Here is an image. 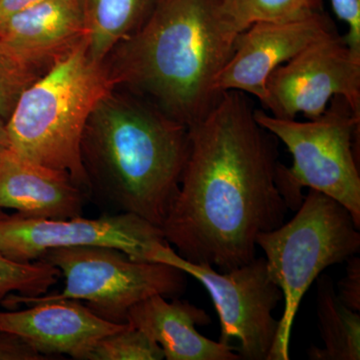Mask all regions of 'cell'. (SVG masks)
Listing matches in <instances>:
<instances>
[{
	"instance_id": "obj_10",
	"label": "cell",
	"mask_w": 360,
	"mask_h": 360,
	"mask_svg": "<svg viewBox=\"0 0 360 360\" xmlns=\"http://www.w3.org/2000/svg\"><path fill=\"white\" fill-rule=\"evenodd\" d=\"M343 97L360 115V56L338 32L305 49L272 71L262 106L281 120L319 117L331 98Z\"/></svg>"
},
{
	"instance_id": "obj_17",
	"label": "cell",
	"mask_w": 360,
	"mask_h": 360,
	"mask_svg": "<svg viewBox=\"0 0 360 360\" xmlns=\"http://www.w3.org/2000/svg\"><path fill=\"white\" fill-rule=\"evenodd\" d=\"M316 314L323 347H311V360H359L360 314L345 307L329 276L317 277Z\"/></svg>"
},
{
	"instance_id": "obj_16",
	"label": "cell",
	"mask_w": 360,
	"mask_h": 360,
	"mask_svg": "<svg viewBox=\"0 0 360 360\" xmlns=\"http://www.w3.org/2000/svg\"><path fill=\"white\" fill-rule=\"evenodd\" d=\"M92 58L104 63L116 45L136 32L158 0H77Z\"/></svg>"
},
{
	"instance_id": "obj_6",
	"label": "cell",
	"mask_w": 360,
	"mask_h": 360,
	"mask_svg": "<svg viewBox=\"0 0 360 360\" xmlns=\"http://www.w3.org/2000/svg\"><path fill=\"white\" fill-rule=\"evenodd\" d=\"M319 117L307 122L281 120L255 110L257 122L283 142L292 165L276 168V186L288 210L302 205L307 187L340 202L360 227V115L343 97L336 96Z\"/></svg>"
},
{
	"instance_id": "obj_21",
	"label": "cell",
	"mask_w": 360,
	"mask_h": 360,
	"mask_svg": "<svg viewBox=\"0 0 360 360\" xmlns=\"http://www.w3.org/2000/svg\"><path fill=\"white\" fill-rule=\"evenodd\" d=\"M44 72L0 40V116L4 120L22 92Z\"/></svg>"
},
{
	"instance_id": "obj_8",
	"label": "cell",
	"mask_w": 360,
	"mask_h": 360,
	"mask_svg": "<svg viewBox=\"0 0 360 360\" xmlns=\"http://www.w3.org/2000/svg\"><path fill=\"white\" fill-rule=\"evenodd\" d=\"M151 262L177 267L205 286L219 314V342L238 340L240 360H269L278 329L274 311L283 296L270 281L264 257L220 272L184 259L167 243L156 248Z\"/></svg>"
},
{
	"instance_id": "obj_12",
	"label": "cell",
	"mask_w": 360,
	"mask_h": 360,
	"mask_svg": "<svg viewBox=\"0 0 360 360\" xmlns=\"http://www.w3.org/2000/svg\"><path fill=\"white\" fill-rule=\"evenodd\" d=\"M127 323L101 319L73 300L35 302L22 310L0 311V330L20 335L44 355L85 360L91 347Z\"/></svg>"
},
{
	"instance_id": "obj_5",
	"label": "cell",
	"mask_w": 360,
	"mask_h": 360,
	"mask_svg": "<svg viewBox=\"0 0 360 360\" xmlns=\"http://www.w3.org/2000/svg\"><path fill=\"white\" fill-rule=\"evenodd\" d=\"M295 212L290 221L262 232L257 238V245L264 252L270 281L284 298L269 360L290 359L296 314L317 277L360 250V227L345 206L326 194L309 189Z\"/></svg>"
},
{
	"instance_id": "obj_22",
	"label": "cell",
	"mask_w": 360,
	"mask_h": 360,
	"mask_svg": "<svg viewBox=\"0 0 360 360\" xmlns=\"http://www.w3.org/2000/svg\"><path fill=\"white\" fill-rule=\"evenodd\" d=\"M333 11L348 27L343 37L350 51L360 56V0H330Z\"/></svg>"
},
{
	"instance_id": "obj_11",
	"label": "cell",
	"mask_w": 360,
	"mask_h": 360,
	"mask_svg": "<svg viewBox=\"0 0 360 360\" xmlns=\"http://www.w3.org/2000/svg\"><path fill=\"white\" fill-rule=\"evenodd\" d=\"M336 32L324 11L300 20L253 23L239 34L233 54L217 75L215 89L220 94L229 90L250 94L262 104L272 71Z\"/></svg>"
},
{
	"instance_id": "obj_9",
	"label": "cell",
	"mask_w": 360,
	"mask_h": 360,
	"mask_svg": "<svg viewBox=\"0 0 360 360\" xmlns=\"http://www.w3.org/2000/svg\"><path fill=\"white\" fill-rule=\"evenodd\" d=\"M167 243L160 227L129 212L66 219H37L18 212L0 222V250L18 262H37L53 248L79 246L115 248L134 259L153 262L156 248Z\"/></svg>"
},
{
	"instance_id": "obj_3",
	"label": "cell",
	"mask_w": 360,
	"mask_h": 360,
	"mask_svg": "<svg viewBox=\"0 0 360 360\" xmlns=\"http://www.w3.org/2000/svg\"><path fill=\"white\" fill-rule=\"evenodd\" d=\"M189 151L186 125L146 99L115 89L97 104L82 141L89 187L118 212L160 229L179 194Z\"/></svg>"
},
{
	"instance_id": "obj_25",
	"label": "cell",
	"mask_w": 360,
	"mask_h": 360,
	"mask_svg": "<svg viewBox=\"0 0 360 360\" xmlns=\"http://www.w3.org/2000/svg\"><path fill=\"white\" fill-rule=\"evenodd\" d=\"M45 0H0V22Z\"/></svg>"
},
{
	"instance_id": "obj_7",
	"label": "cell",
	"mask_w": 360,
	"mask_h": 360,
	"mask_svg": "<svg viewBox=\"0 0 360 360\" xmlns=\"http://www.w3.org/2000/svg\"><path fill=\"white\" fill-rule=\"evenodd\" d=\"M39 260L59 269L65 276V288L60 292L39 296L11 293L2 300L6 309L73 300L86 302V307L101 319L127 323V314L136 303L155 295L176 297L186 288V274L181 269L160 262L134 259L115 248H53Z\"/></svg>"
},
{
	"instance_id": "obj_4",
	"label": "cell",
	"mask_w": 360,
	"mask_h": 360,
	"mask_svg": "<svg viewBox=\"0 0 360 360\" xmlns=\"http://www.w3.org/2000/svg\"><path fill=\"white\" fill-rule=\"evenodd\" d=\"M115 89L105 63L92 58L84 39L22 92L6 122L11 148L89 187L82 137L97 104Z\"/></svg>"
},
{
	"instance_id": "obj_20",
	"label": "cell",
	"mask_w": 360,
	"mask_h": 360,
	"mask_svg": "<svg viewBox=\"0 0 360 360\" xmlns=\"http://www.w3.org/2000/svg\"><path fill=\"white\" fill-rule=\"evenodd\" d=\"M161 359H165V354L160 345L129 323L101 338L85 357V360Z\"/></svg>"
},
{
	"instance_id": "obj_14",
	"label": "cell",
	"mask_w": 360,
	"mask_h": 360,
	"mask_svg": "<svg viewBox=\"0 0 360 360\" xmlns=\"http://www.w3.org/2000/svg\"><path fill=\"white\" fill-rule=\"evenodd\" d=\"M84 196L68 174L45 167L8 149L0 155V208L37 219L82 215Z\"/></svg>"
},
{
	"instance_id": "obj_2",
	"label": "cell",
	"mask_w": 360,
	"mask_h": 360,
	"mask_svg": "<svg viewBox=\"0 0 360 360\" xmlns=\"http://www.w3.org/2000/svg\"><path fill=\"white\" fill-rule=\"evenodd\" d=\"M245 30L224 0H158L104 63L116 89L191 127L219 103L215 80Z\"/></svg>"
},
{
	"instance_id": "obj_13",
	"label": "cell",
	"mask_w": 360,
	"mask_h": 360,
	"mask_svg": "<svg viewBox=\"0 0 360 360\" xmlns=\"http://www.w3.org/2000/svg\"><path fill=\"white\" fill-rule=\"evenodd\" d=\"M205 310L160 295L136 303L127 314V323L141 329L155 341L167 360H240L238 347L201 335L196 326H208Z\"/></svg>"
},
{
	"instance_id": "obj_23",
	"label": "cell",
	"mask_w": 360,
	"mask_h": 360,
	"mask_svg": "<svg viewBox=\"0 0 360 360\" xmlns=\"http://www.w3.org/2000/svg\"><path fill=\"white\" fill-rule=\"evenodd\" d=\"M345 274L338 284L336 295L341 302L354 311H360V258L354 255L347 260Z\"/></svg>"
},
{
	"instance_id": "obj_18",
	"label": "cell",
	"mask_w": 360,
	"mask_h": 360,
	"mask_svg": "<svg viewBox=\"0 0 360 360\" xmlns=\"http://www.w3.org/2000/svg\"><path fill=\"white\" fill-rule=\"evenodd\" d=\"M7 215L0 208V222ZM60 276L59 269L42 260L14 262L0 250V300L11 293L25 296L45 295L58 283Z\"/></svg>"
},
{
	"instance_id": "obj_26",
	"label": "cell",
	"mask_w": 360,
	"mask_h": 360,
	"mask_svg": "<svg viewBox=\"0 0 360 360\" xmlns=\"http://www.w3.org/2000/svg\"><path fill=\"white\" fill-rule=\"evenodd\" d=\"M11 149L8 131H7L6 120L0 116V155Z\"/></svg>"
},
{
	"instance_id": "obj_24",
	"label": "cell",
	"mask_w": 360,
	"mask_h": 360,
	"mask_svg": "<svg viewBox=\"0 0 360 360\" xmlns=\"http://www.w3.org/2000/svg\"><path fill=\"white\" fill-rule=\"evenodd\" d=\"M49 359L20 335L0 330V360Z\"/></svg>"
},
{
	"instance_id": "obj_15",
	"label": "cell",
	"mask_w": 360,
	"mask_h": 360,
	"mask_svg": "<svg viewBox=\"0 0 360 360\" xmlns=\"http://www.w3.org/2000/svg\"><path fill=\"white\" fill-rule=\"evenodd\" d=\"M84 39L77 0H45L0 22V40L44 71Z\"/></svg>"
},
{
	"instance_id": "obj_19",
	"label": "cell",
	"mask_w": 360,
	"mask_h": 360,
	"mask_svg": "<svg viewBox=\"0 0 360 360\" xmlns=\"http://www.w3.org/2000/svg\"><path fill=\"white\" fill-rule=\"evenodd\" d=\"M232 15L245 30L262 21L300 20L323 11V0H224Z\"/></svg>"
},
{
	"instance_id": "obj_1",
	"label": "cell",
	"mask_w": 360,
	"mask_h": 360,
	"mask_svg": "<svg viewBox=\"0 0 360 360\" xmlns=\"http://www.w3.org/2000/svg\"><path fill=\"white\" fill-rule=\"evenodd\" d=\"M188 129V160L161 229L184 259L229 271L257 257L260 233L285 222L277 139L238 90L224 91Z\"/></svg>"
}]
</instances>
